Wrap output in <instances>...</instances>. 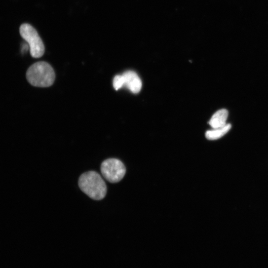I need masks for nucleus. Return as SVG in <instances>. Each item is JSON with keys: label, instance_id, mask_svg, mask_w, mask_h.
<instances>
[{"label": "nucleus", "instance_id": "obj_4", "mask_svg": "<svg viewBox=\"0 0 268 268\" xmlns=\"http://www.w3.org/2000/svg\"><path fill=\"white\" fill-rule=\"evenodd\" d=\"M102 175L109 182L115 184L120 182L126 174L123 162L116 158H109L103 162L101 167Z\"/></svg>", "mask_w": 268, "mask_h": 268}, {"label": "nucleus", "instance_id": "obj_7", "mask_svg": "<svg viewBox=\"0 0 268 268\" xmlns=\"http://www.w3.org/2000/svg\"><path fill=\"white\" fill-rule=\"evenodd\" d=\"M231 128V124H227L223 127L213 129L206 133V137L209 140H218L227 134Z\"/></svg>", "mask_w": 268, "mask_h": 268}, {"label": "nucleus", "instance_id": "obj_1", "mask_svg": "<svg viewBox=\"0 0 268 268\" xmlns=\"http://www.w3.org/2000/svg\"><path fill=\"white\" fill-rule=\"evenodd\" d=\"M78 186L84 193L95 200L103 199L107 193L104 180L101 175L95 171L83 173L79 178Z\"/></svg>", "mask_w": 268, "mask_h": 268}, {"label": "nucleus", "instance_id": "obj_5", "mask_svg": "<svg viewBox=\"0 0 268 268\" xmlns=\"http://www.w3.org/2000/svg\"><path fill=\"white\" fill-rule=\"evenodd\" d=\"M124 78V85L133 94H138L141 90L142 81L139 76L134 71H128L123 75Z\"/></svg>", "mask_w": 268, "mask_h": 268}, {"label": "nucleus", "instance_id": "obj_2", "mask_svg": "<svg viewBox=\"0 0 268 268\" xmlns=\"http://www.w3.org/2000/svg\"><path fill=\"white\" fill-rule=\"evenodd\" d=\"M26 77L28 81L32 85L46 87L53 84L55 74L50 64L42 61L32 65L27 71Z\"/></svg>", "mask_w": 268, "mask_h": 268}, {"label": "nucleus", "instance_id": "obj_8", "mask_svg": "<svg viewBox=\"0 0 268 268\" xmlns=\"http://www.w3.org/2000/svg\"><path fill=\"white\" fill-rule=\"evenodd\" d=\"M114 87L116 91L124 86V78L123 75H117L114 79Z\"/></svg>", "mask_w": 268, "mask_h": 268}, {"label": "nucleus", "instance_id": "obj_3", "mask_svg": "<svg viewBox=\"0 0 268 268\" xmlns=\"http://www.w3.org/2000/svg\"><path fill=\"white\" fill-rule=\"evenodd\" d=\"M20 33L28 42L32 56L35 58L41 57L44 54L45 47L36 30L30 24H24L20 27Z\"/></svg>", "mask_w": 268, "mask_h": 268}, {"label": "nucleus", "instance_id": "obj_6", "mask_svg": "<svg viewBox=\"0 0 268 268\" xmlns=\"http://www.w3.org/2000/svg\"><path fill=\"white\" fill-rule=\"evenodd\" d=\"M228 116L227 110H220L212 116L209 123L213 129L223 127L227 124Z\"/></svg>", "mask_w": 268, "mask_h": 268}]
</instances>
